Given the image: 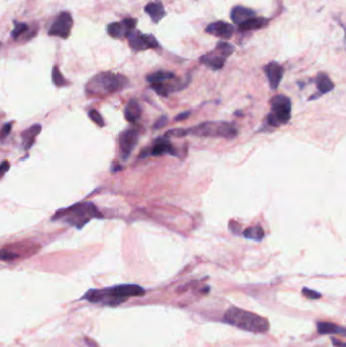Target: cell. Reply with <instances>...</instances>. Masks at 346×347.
I'll return each mask as SVG.
<instances>
[{"label": "cell", "instance_id": "cell-5", "mask_svg": "<svg viewBox=\"0 0 346 347\" xmlns=\"http://www.w3.org/2000/svg\"><path fill=\"white\" fill-rule=\"evenodd\" d=\"M237 129L231 123L224 121H209L185 130V136L193 134L204 137H223L231 139L237 135Z\"/></svg>", "mask_w": 346, "mask_h": 347}, {"label": "cell", "instance_id": "cell-32", "mask_svg": "<svg viewBox=\"0 0 346 347\" xmlns=\"http://www.w3.org/2000/svg\"><path fill=\"white\" fill-rule=\"evenodd\" d=\"M189 115H190V112L181 113V114H179V115L177 116V117L175 118V120H176V121H182V120H184V119L188 118V116Z\"/></svg>", "mask_w": 346, "mask_h": 347}, {"label": "cell", "instance_id": "cell-27", "mask_svg": "<svg viewBox=\"0 0 346 347\" xmlns=\"http://www.w3.org/2000/svg\"><path fill=\"white\" fill-rule=\"evenodd\" d=\"M89 117H90V119H91L94 123H96L98 126H100V127H104V126H105V121H104L103 117H102V115H101L97 110H95V109L90 110V111H89Z\"/></svg>", "mask_w": 346, "mask_h": 347}, {"label": "cell", "instance_id": "cell-1", "mask_svg": "<svg viewBox=\"0 0 346 347\" xmlns=\"http://www.w3.org/2000/svg\"><path fill=\"white\" fill-rule=\"evenodd\" d=\"M145 293V290L136 284H121L103 289H90L79 301H88L93 304H100L102 306L117 307L129 298L140 297Z\"/></svg>", "mask_w": 346, "mask_h": 347}, {"label": "cell", "instance_id": "cell-15", "mask_svg": "<svg viewBox=\"0 0 346 347\" xmlns=\"http://www.w3.org/2000/svg\"><path fill=\"white\" fill-rule=\"evenodd\" d=\"M144 11L150 16L154 23H158L167 14L164 5L161 1L147 3L144 7Z\"/></svg>", "mask_w": 346, "mask_h": 347}, {"label": "cell", "instance_id": "cell-19", "mask_svg": "<svg viewBox=\"0 0 346 347\" xmlns=\"http://www.w3.org/2000/svg\"><path fill=\"white\" fill-rule=\"evenodd\" d=\"M268 24V19L264 17H251L244 21L243 23L238 24V28L241 31H254V30H260Z\"/></svg>", "mask_w": 346, "mask_h": 347}, {"label": "cell", "instance_id": "cell-28", "mask_svg": "<svg viewBox=\"0 0 346 347\" xmlns=\"http://www.w3.org/2000/svg\"><path fill=\"white\" fill-rule=\"evenodd\" d=\"M303 295L306 296L307 298L311 299V300H316V299H319L321 297V295L315 290H311L309 288H303Z\"/></svg>", "mask_w": 346, "mask_h": 347}, {"label": "cell", "instance_id": "cell-3", "mask_svg": "<svg viewBox=\"0 0 346 347\" xmlns=\"http://www.w3.org/2000/svg\"><path fill=\"white\" fill-rule=\"evenodd\" d=\"M129 85L128 78L113 72H101L87 84L86 90L90 95L105 96L120 92Z\"/></svg>", "mask_w": 346, "mask_h": 347}, {"label": "cell", "instance_id": "cell-9", "mask_svg": "<svg viewBox=\"0 0 346 347\" xmlns=\"http://www.w3.org/2000/svg\"><path fill=\"white\" fill-rule=\"evenodd\" d=\"M72 28L73 18L71 13L68 11H62L55 17L52 25L48 31V35L51 37L67 39L70 36Z\"/></svg>", "mask_w": 346, "mask_h": 347}, {"label": "cell", "instance_id": "cell-17", "mask_svg": "<svg viewBox=\"0 0 346 347\" xmlns=\"http://www.w3.org/2000/svg\"><path fill=\"white\" fill-rule=\"evenodd\" d=\"M41 130H42V126L40 124H34L21 133L22 144L25 150H28L34 144L35 139L39 135Z\"/></svg>", "mask_w": 346, "mask_h": 347}, {"label": "cell", "instance_id": "cell-20", "mask_svg": "<svg viewBox=\"0 0 346 347\" xmlns=\"http://www.w3.org/2000/svg\"><path fill=\"white\" fill-rule=\"evenodd\" d=\"M316 84H317V88L319 90V94L321 96L325 95L327 93H330L334 89L333 82L325 73H319L318 74V76L316 78Z\"/></svg>", "mask_w": 346, "mask_h": 347}, {"label": "cell", "instance_id": "cell-2", "mask_svg": "<svg viewBox=\"0 0 346 347\" xmlns=\"http://www.w3.org/2000/svg\"><path fill=\"white\" fill-rule=\"evenodd\" d=\"M224 321L236 328L253 333H266L270 327L267 319L236 307H231L226 312Z\"/></svg>", "mask_w": 346, "mask_h": 347}, {"label": "cell", "instance_id": "cell-21", "mask_svg": "<svg viewBox=\"0 0 346 347\" xmlns=\"http://www.w3.org/2000/svg\"><path fill=\"white\" fill-rule=\"evenodd\" d=\"M318 331L320 334H340V335H345V328L338 326L333 323H328V322H319L318 323Z\"/></svg>", "mask_w": 346, "mask_h": 347}, {"label": "cell", "instance_id": "cell-29", "mask_svg": "<svg viewBox=\"0 0 346 347\" xmlns=\"http://www.w3.org/2000/svg\"><path fill=\"white\" fill-rule=\"evenodd\" d=\"M167 123H168V117L167 116H162V117H159L156 120V122H155V124L153 126V129H155V130L161 129V128L165 127L167 125Z\"/></svg>", "mask_w": 346, "mask_h": 347}, {"label": "cell", "instance_id": "cell-30", "mask_svg": "<svg viewBox=\"0 0 346 347\" xmlns=\"http://www.w3.org/2000/svg\"><path fill=\"white\" fill-rule=\"evenodd\" d=\"M11 128H12V123H6V124L2 127V129H1V131H0V137H1V138H5V137L10 133Z\"/></svg>", "mask_w": 346, "mask_h": 347}, {"label": "cell", "instance_id": "cell-22", "mask_svg": "<svg viewBox=\"0 0 346 347\" xmlns=\"http://www.w3.org/2000/svg\"><path fill=\"white\" fill-rule=\"evenodd\" d=\"M147 82L149 84H156V83H166L169 81L176 79V75L171 71H164L159 70L156 72H153L151 74H148L146 77Z\"/></svg>", "mask_w": 346, "mask_h": 347}, {"label": "cell", "instance_id": "cell-8", "mask_svg": "<svg viewBox=\"0 0 346 347\" xmlns=\"http://www.w3.org/2000/svg\"><path fill=\"white\" fill-rule=\"evenodd\" d=\"M129 45L134 52H141L149 49H158L159 43L151 34H142L138 30H133L128 36Z\"/></svg>", "mask_w": 346, "mask_h": 347}, {"label": "cell", "instance_id": "cell-31", "mask_svg": "<svg viewBox=\"0 0 346 347\" xmlns=\"http://www.w3.org/2000/svg\"><path fill=\"white\" fill-rule=\"evenodd\" d=\"M9 169V163L4 161L2 164H0V177L3 176V174L5 172H7V170Z\"/></svg>", "mask_w": 346, "mask_h": 347}, {"label": "cell", "instance_id": "cell-23", "mask_svg": "<svg viewBox=\"0 0 346 347\" xmlns=\"http://www.w3.org/2000/svg\"><path fill=\"white\" fill-rule=\"evenodd\" d=\"M243 235L248 238V239H253V241H262L265 236V232L264 230L260 227V226H255L252 228L247 229L246 231L243 232Z\"/></svg>", "mask_w": 346, "mask_h": 347}, {"label": "cell", "instance_id": "cell-10", "mask_svg": "<svg viewBox=\"0 0 346 347\" xmlns=\"http://www.w3.org/2000/svg\"><path fill=\"white\" fill-rule=\"evenodd\" d=\"M139 133L135 129H129L121 133L119 137V149H120V157L123 161H127L131 155L137 140Z\"/></svg>", "mask_w": 346, "mask_h": 347}, {"label": "cell", "instance_id": "cell-4", "mask_svg": "<svg viewBox=\"0 0 346 347\" xmlns=\"http://www.w3.org/2000/svg\"><path fill=\"white\" fill-rule=\"evenodd\" d=\"M102 213L92 202H84L72 205L69 208L60 209L55 213L53 220L64 219L65 222L77 229H82L93 219H102Z\"/></svg>", "mask_w": 346, "mask_h": 347}, {"label": "cell", "instance_id": "cell-18", "mask_svg": "<svg viewBox=\"0 0 346 347\" xmlns=\"http://www.w3.org/2000/svg\"><path fill=\"white\" fill-rule=\"evenodd\" d=\"M141 114L142 110L138 102L136 100H130L124 111L125 119L129 123H136L140 119Z\"/></svg>", "mask_w": 346, "mask_h": 347}, {"label": "cell", "instance_id": "cell-11", "mask_svg": "<svg viewBox=\"0 0 346 347\" xmlns=\"http://www.w3.org/2000/svg\"><path fill=\"white\" fill-rule=\"evenodd\" d=\"M137 20L132 17L125 18L118 22H112L107 26V33L109 36L116 39L127 38V36L135 29Z\"/></svg>", "mask_w": 346, "mask_h": 347}, {"label": "cell", "instance_id": "cell-13", "mask_svg": "<svg viewBox=\"0 0 346 347\" xmlns=\"http://www.w3.org/2000/svg\"><path fill=\"white\" fill-rule=\"evenodd\" d=\"M205 32L222 39H230L234 33V28L231 23H228L223 20L215 21L208 24L205 29Z\"/></svg>", "mask_w": 346, "mask_h": 347}, {"label": "cell", "instance_id": "cell-7", "mask_svg": "<svg viewBox=\"0 0 346 347\" xmlns=\"http://www.w3.org/2000/svg\"><path fill=\"white\" fill-rule=\"evenodd\" d=\"M233 52L234 47L231 44L221 41L217 44L215 50L201 56L199 61L212 70H221Z\"/></svg>", "mask_w": 346, "mask_h": 347}, {"label": "cell", "instance_id": "cell-16", "mask_svg": "<svg viewBox=\"0 0 346 347\" xmlns=\"http://www.w3.org/2000/svg\"><path fill=\"white\" fill-rule=\"evenodd\" d=\"M254 16H256V12L254 10L248 8V7H245V6L237 5V6H234L231 9V20L234 23H236L237 25L243 23L247 19H249L251 17H254Z\"/></svg>", "mask_w": 346, "mask_h": 347}, {"label": "cell", "instance_id": "cell-12", "mask_svg": "<svg viewBox=\"0 0 346 347\" xmlns=\"http://www.w3.org/2000/svg\"><path fill=\"white\" fill-rule=\"evenodd\" d=\"M264 71L267 76L271 90H276L279 87V84L283 77V73H284L283 67L279 63L275 61H271L265 66Z\"/></svg>", "mask_w": 346, "mask_h": 347}, {"label": "cell", "instance_id": "cell-25", "mask_svg": "<svg viewBox=\"0 0 346 347\" xmlns=\"http://www.w3.org/2000/svg\"><path fill=\"white\" fill-rule=\"evenodd\" d=\"M29 30V26L26 23L24 22H15L14 23V28L11 32V38L16 40L19 37H21L24 33H26Z\"/></svg>", "mask_w": 346, "mask_h": 347}, {"label": "cell", "instance_id": "cell-33", "mask_svg": "<svg viewBox=\"0 0 346 347\" xmlns=\"http://www.w3.org/2000/svg\"><path fill=\"white\" fill-rule=\"evenodd\" d=\"M0 46H1V43H0Z\"/></svg>", "mask_w": 346, "mask_h": 347}, {"label": "cell", "instance_id": "cell-14", "mask_svg": "<svg viewBox=\"0 0 346 347\" xmlns=\"http://www.w3.org/2000/svg\"><path fill=\"white\" fill-rule=\"evenodd\" d=\"M150 154L153 156H161L164 154H170V155H177L176 149L174 146L171 144L170 140L167 139V137H162L158 138L154 145L152 146L150 150Z\"/></svg>", "mask_w": 346, "mask_h": 347}, {"label": "cell", "instance_id": "cell-24", "mask_svg": "<svg viewBox=\"0 0 346 347\" xmlns=\"http://www.w3.org/2000/svg\"><path fill=\"white\" fill-rule=\"evenodd\" d=\"M52 81L53 84L57 87V88H62V87H66L68 86V82L67 79L64 78V76L62 75L59 67L57 65H54L53 70H52Z\"/></svg>", "mask_w": 346, "mask_h": 347}, {"label": "cell", "instance_id": "cell-6", "mask_svg": "<svg viewBox=\"0 0 346 347\" xmlns=\"http://www.w3.org/2000/svg\"><path fill=\"white\" fill-rule=\"evenodd\" d=\"M271 111L267 116V123L272 127L286 124L291 118V101L284 95H277L270 101Z\"/></svg>", "mask_w": 346, "mask_h": 347}, {"label": "cell", "instance_id": "cell-26", "mask_svg": "<svg viewBox=\"0 0 346 347\" xmlns=\"http://www.w3.org/2000/svg\"><path fill=\"white\" fill-rule=\"evenodd\" d=\"M19 255L15 252L10 251L9 249H1L0 250V261H13L17 259Z\"/></svg>", "mask_w": 346, "mask_h": 347}]
</instances>
